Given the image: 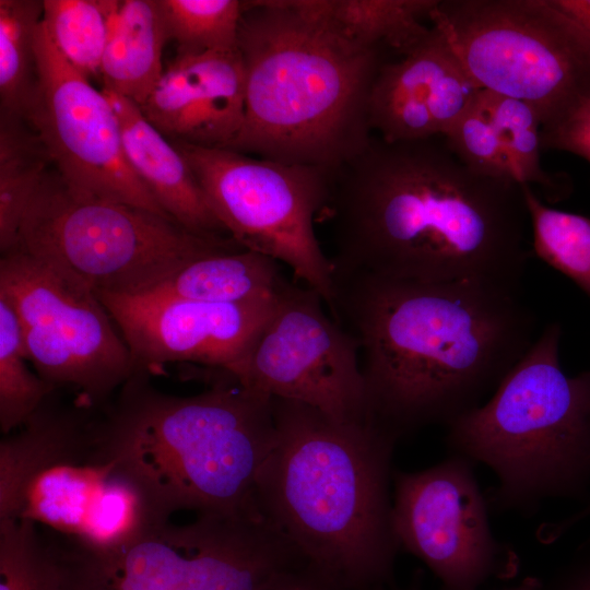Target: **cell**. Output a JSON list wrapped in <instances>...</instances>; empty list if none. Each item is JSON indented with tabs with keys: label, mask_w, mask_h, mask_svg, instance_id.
<instances>
[{
	"label": "cell",
	"mask_w": 590,
	"mask_h": 590,
	"mask_svg": "<svg viewBox=\"0 0 590 590\" xmlns=\"http://www.w3.org/2000/svg\"><path fill=\"white\" fill-rule=\"evenodd\" d=\"M320 215L333 272L519 288L530 227L521 184L474 172L442 135L367 145L330 176Z\"/></svg>",
	"instance_id": "obj_1"
},
{
	"label": "cell",
	"mask_w": 590,
	"mask_h": 590,
	"mask_svg": "<svg viewBox=\"0 0 590 590\" xmlns=\"http://www.w3.org/2000/svg\"><path fill=\"white\" fill-rule=\"evenodd\" d=\"M333 318L359 347L367 420L398 440L483 403L534 342L518 288L333 272Z\"/></svg>",
	"instance_id": "obj_2"
},
{
	"label": "cell",
	"mask_w": 590,
	"mask_h": 590,
	"mask_svg": "<svg viewBox=\"0 0 590 590\" xmlns=\"http://www.w3.org/2000/svg\"><path fill=\"white\" fill-rule=\"evenodd\" d=\"M275 440L255 487L260 514L342 590L394 586L401 550L390 483L398 439L272 398Z\"/></svg>",
	"instance_id": "obj_3"
},
{
	"label": "cell",
	"mask_w": 590,
	"mask_h": 590,
	"mask_svg": "<svg viewBox=\"0 0 590 590\" xmlns=\"http://www.w3.org/2000/svg\"><path fill=\"white\" fill-rule=\"evenodd\" d=\"M245 117L226 148L333 173L369 142L385 49L344 34L311 0L243 1Z\"/></svg>",
	"instance_id": "obj_4"
},
{
	"label": "cell",
	"mask_w": 590,
	"mask_h": 590,
	"mask_svg": "<svg viewBox=\"0 0 590 590\" xmlns=\"http://www.w3.org/2000/svg\"><path fill=\"white\" fill-rule=\"evenodd\" d=\"M216 370L189 397L160 391L139 370L103 409L111 448L169 517L259 511L256 481L276 434L272 397Z\"/></svg>",
	"instance_id": "obj_5"
},
{
	"label": "cell",
	"mask_w": 590,
	"mask_h": 590,
	"mask_svg": "<svg viewBox=\"0 0 590 590\" xmlns=\"http://www.w3.org/2000/svg\"><path fill=\"white\" fill-rule=\"evenodd\" d=\"M56 393L0 442V519L32 522L96 554L168 522L111 448L101 408L62 404Z\"/></svg>",
	"instance_id": "obj_6"
},
{
	"label": "cell",
	"mask_w": 590,
	"mask_h": 590,
	"mask_svg": "<svg viewBox=\"0 0 590 590\" xmlns=\"http://www.w3.org/2000/svg\"><path fill=\"white\" fill-rule=\"evenodd\" d=\"M560 341V324H546L489 399L446 426L451 455L496 475L494 511L533 515L590 485V370L567 375Z\"/></svg>",
	"instance_id": "obj_7"
},
{
	"label": "cell",
	"mask_w": 590,
	"mask_h": 590,
	"mask_svg": "<svg viewBox=\"0 0 590 590\" xmlns=\"http://www.w3.org/2000/svg\"><path fill=\"white\" fill-rule=\"evenodd\" d=\"M237 247L233 238L199 236L151 211L80 193L50 168L13 250L56 264L95 293L138 295L193 258Z\"/></svg>",
	"instance_id": "obj_8"
},
{
	"label": "cell",
	"mask_w": 590,
	"mask_h": 590,
	"mask_svg": "<svg viewBox=\"0 0 590 590\" xmlns=\"http://www.w3.org/2000/svg\"><path fill=\"white\" fill-rule=\"evenodd\" d=\"M428 20L480 90L529 104L541 126L590 92V35L548 0H437Z\"/></svg>",
	"instance_id": "obj_9"
},
{
	"label": "cell",
	"mask_w": 590,
	"mask_h": 590,
	"mask_svg": "<svg viewBox=\"0 0 590 590\" xmlns=\"http://www.w3.org/2000/svg\"><path fill=\"white\" fill-rule=\"evenodd\" d=\"M306 565L259 512L199 515L106 553L72 545L71 590H278Z\"/></svg>",
	"instance_id": "obj_10"
},
{
	"label": "cell",
	"mask_w": 590,
	"mask_h": 590,
	"mask_svg": "<svg viewBox=\"0 0 590 590\" xmlns=\"http://www.w3.org/2000/svg\"><path fill=\"white\" fill-rule=\"evenodd\" d=\"M172 142L228 235L243 248L285 263L331 310L333 268L315 232L331 173L229 149Z\"/></svg>",
	"instance_id": "obj_11"
},
{
	"label": "cell",
	"mask_w": 590,
	"mask_h": 590,
	"mask_svg": "<svg viewBox=\"0 0 590 590\" xmlns=\"http://www.w3.org/2000/svg\"><path fill=\"white\" fill-rule=\"evenodd\" d=\"M0 297L19 318L30 363L56 390L102 408L138 371L97 294L56 264L19 249L2 255Z\"/></svg>",
	"instance_id": "obj_12"
},
{
	"label": "cell",
	"mask_w": 590,
	"mask_h": 590,
	"mask_svg": "<svg viewBox=\"0 0 590 590\" xmlns=\"http://www.w3.org/2000/svg\"><path fill=\"white\" fill-rule=\"evenodd\" d=\"M323 304L315 290L284 279L248 353L225 373L247 388L304 403L337 422L368 423L358 343Z\"/></svg>",
	"instance_id": "obj_13"
},
{
	"label": "cell",
	"mask_w": 590,
	"mask_h": 590,
	"mask_svg": "<svg viewBox=\"0 0 590 590\" xmlns=\"http://www.w3.org/2000/svg\"><path fill=\"white\" fill-rule=\"evenodd\" d=\"M473 465L450 453L423 471L393 472L392 520L400 547L432 570L440 590H477L519 571L518 554L491 529Z\"/></svg>",
	"instance_id": "obj_14"
},
{
	"label": "cell",
	"mask_w": 590,
	"mask_h": 590,
	"mask_svg": "<svg viewBox=\"0 0 590 590\" xmlns=\"http://www.w3.org/2000/svg\"><path fill=\"white\" fill-rule=\"evenodd\" d=\"M35 52L37 80L25 120L62 179L80 193L170 219L129 165L120 123L105 93L63 58L43 22Z\"/></svg>",
	"instance_id": "obj_15"
},
{
	"label": "cell",
	"mask_w": 590,
	"mask_h": 590,
	"mask_svg": "<svg viewBox=\"0 0 590 590\" xmlns=\"http://www.w3.org/2000/svg\"><path fill=\"white\" fill-rule=\"evenodd\" d=\"M138 370L153 374L188 362L231 370L248 353L276 294L237 304L96 293Z\"/></svg>",
	"instance_id": "obj_16"
},
{
	"label": "cell",
	"mask_w": 590,
	"mask_h": 590,
	"mask_svg": "<svg viewBox=\"0 0 590 590\" xmlns=\"http://www.w3.org/2000/svg\"><path fill=\"white\" fill-rule=\"evenodd\" d=\"M430 28L411 52L386 61L374 81L369 126L387 142L445 135L480 91L442 36Z\"/></svg>",
	"instance_id": "obj_17"
},
{
	"label": "cell",
	"mask_w": 590,
	"mask_h": 590,
	"mask_svg": "<svg viewBox=\"0 0 590 590\" xmlns=\"http://www.w3.org/2000/svg\"><path fill=\"white\" fill-rule=\"evenodd\" d=\"M140 108L170 141L228 148L245 117V71L238 49L176 55Z\"/></svg>",
	"instance_id": "obj_18"
},
{
	"label": "cell",
	"mask_w": 590,
	"mask_h": 590,
	"mask_svg": "<svg viewBox=\"0 0 590 590\" xmlns=\"http://www.w3.org/2000/svg\"><path fill=\"white\" fill-rule=\"evenodd\" d=\"M102 91L119 120L129 165L164 212L196 235L232 238L175 144L145 118L138 104L114 92Z\"/></svg>",
	"instance_id": "obj_19"
},
{
	"label": "cell",
	"mask_w": 590,
	"mask_h": 590,
	"mask_svg": "<svg viewBox=\"0 0 590 590\" xmlns=\"http://www.w3.org/2000/svg\"><path fill=\"white\" fill-rule=\"evenodd\" d=\"M283 280L278 261L237 247L193 258L138 295L237 304L275 295Z\"/></svg>",
	"instance_id": "obj_20"
},
{
	"label": "cell",
	"mask_w": 590,
	"mask_h": 590,
	"mask_svg": "<svg viewBox=\"0 0 590 590\" xmlns=\"http://www.w3.org/2000/svg\"><path fill=\"white\" fill-rule=\"evenodd\" d=\"M169 40L158 0H123L111 23L102 61L103 90L141 106L162 76Z\"/></svg>",
	"instance_id": "obj_21"
},
{
	"label": "cell",
	"mask_w": 590,
	"mask_h": 590,
	"mask_svg": "<svg viewBox=\"0 0 590 590\" xmlns=\"http://www.w3.org/2000/svg\"><path fill=\"white\" fill-rule=\"evenodd\" d=\"M50 165V156L30 123L0 113L1 256L15 248L25 212Z\"/></svg>",
	"instance_id": "obj_22"
},
{
	"label": "cell",
	"mask_w": 590,
	"mask_h": 590,
	"mask_svg": "<svg viewBox=\"0 0 590 590\" xmlns=\"http://www.w3.org/2000/svg\"><path fill=\"white\" fill-rule=\"evenodd\" d=\"M316 10L344 34L365 45L391 49L401 57L430 34L423 24L437 0H311Z\"/></svg>",
	"instance_id": "obj_23"
},
{
	"label": "cell",
	"mask_w": 590,
	"mask_h": 590,
	"mask_svg": "<svg viewBox=\"0 0 590 590\" xmlns=\"http://www.w3.org/2000/svg\"><path fill=\"white\" fill-rule=\"evenodd\" d=\"M72 547L24 520L0 519V590H71Z\"/></svg>",
	"instance_id": "obj_24"
},
{
	"label": "cell",
	"mask_w": 590,
	"mask_h": 590,
	"mask_svg": "<svg viewBox=\"0 0 590 590\" xmlns=\"http://www.w3.org/2000/svg\"><path fill=\"white\" fill-rule=\"evenodd\" d=\"M480 98L496 128L515 179L540 188L550 202L566 198L569 179L548 174L541 165V121L535 109L522 101L485 90L480 91Z\"/></svg>",
	"instance_id": "obj_25"
},
{
	"label": "cell",
	"mask_w": 590,
	"mask_h": 590,
	"mask_svg": "<svg viewBox=\"0 0 590 590\" xmlns=\"http://www.w3.org/2000/svg\"><path fill=\"white\" fill-rule=\"evenodd\" d=\"M43 1L0 0V113L25 119L37 80L35 39Z\"/></svg>",
	"instance_id": "obj_26"
},
{
	"label": "cell",
	"mask_w": 590,
	"mask_h": 590,
	"mask_svg": "<svg viewBox=\"0 0 590 590\" xmlns=\"http://www.w3.org/2000/svg\"><path fill=\"white\" fill-rule=\"evenodd\" d=\"M118 0H44L43 24L63 58L86 79H101Z\"/></svg>",
	"instance_id": "obj_27"
},
{
	"label": "cell",
	"mask_w": 590,
	"mask_h": 590,
	"mask_svg": "<svg viewBox=\"0 0 590 590\" xmlns=\"http://www.w3.org/2000/svg\"><path fill=\"white\" fill-rule=\"evenodd\" d=\"M535 255L590 297V217L544 203L521 184Z\"/></svg>",
	"instance_id": "obj_28"
},
{
	"label": "cell",
	"mask_w": 590,
	"mask_h": 590,
	"mask_svg": "<svg viewBox=\"0 0 590 590\" xmlns=\"http://www.w3.org/2000/svg\"><path fill=\"white\" fill-rule=\"evenodd\" d=\"M19 318L0 297V429L7 435L24 424L55 391L27 365Z\"/></svg>",
	"instance_id": "obj_29"
},
{
	"label": "cell",
	"mask_w": 590,
	"mask_h": 590,
	"mask_svg": "<svg viewBox=\"0 0 590 590\" xmlns=\"http://www.w3.org/2000/svg\"><path fill=\"white\" fill-rule=\"evenodd\" d=\"M177 55L237 49L243 1L158 0Z\"/></svg>",
	"instance_id": "obj_30"
},
{
	"label": "cell",
	"mask_w": 590,
	"mask_h": 590,
	"mask_svg": "<svg viewBox=\"0 0 590 590\" xmlns=\"http://www.w3.org/2000/svg\"><path fill=\"white\" fill-rule=\"evenodd\" d=\"M480 91L442 137L453 154L474 172L516 180Z\"/></svg>",
	"instance_id": "obj_31"
},
{
	"label": "cell",
	"mask_w": 590,
	"mask_h": 590,
	"mask_svg": "<svg viewBox=\"0 0 590 590\" xmlns=\"http://www.w3.org/2000/svg\"><path fill=\"white\" fill-rule=\"evenodd\" d=\"M542 150L568 152L590 163V92L540 128Z\"/></svg>",
	"instance_id": "obj_32"
},
{
	"label": "cell",
	"mask_w": 590,
	"mask_h": 590,
	"mask_svg": "<svg viewBox=\"0 0 590 590\" xmlns=\"http://www.w3.org/2000/svg\"><path fill=\"white\" fill-rule=\"evenodd\" d=\"M538 590H590V546L551 576L540 580Z\"/></svg>",
	"instance_id": "obj_33"
},
{
	"label": "cell",
	"mask_w": 590,
	"mask_h": 590,
	"mask_svg": "<svg viewBox=\"0 0 590 590\" xmlns=\"http://www.w3.org/2000/svg\"><path fill=\"white\" fill-rule=\"evenodd\" d=\"M278 590H342L307 565L288 577Z\"/></svg>",
	"instance_id": "obj_34"
},
{
	"label": "cell",
	"mask_w": 590,
	"mask_h": 590,
	"mask_svg": "<svg viewBox=\"0 0 590 590\" xmlns=\"http://www.w3.org/2000/svg\"><path fill=\"white\" fill-rule=\"evenodd\" d=\"M548 2L590 35V0H548Z\"/></svg>",
	"instance_id": "obj_35"
},
{
	"label": "cell",
	"mask_w": 590,
	"mask_h": 590,
	"mask_svg": "<svg viewBox=\"0 0 590 590\" xmlns=\"http://www.w3.org/2000/svg\"><path fill=\"white\" fill-rule=\"evenodd\" d=\"M590 516V500L578 510L576 514L564 518L558 522L544 523L539 527L536 531L538 540L541 543H552L556 541L564 532H566L570 527Z\"/></svg>",
	"instance_id": "obj_36"
},
{
	"label": "cell",
	"mask_w": 590,
	"mask_h": 590,
	"mask_svg": "<svg viewBox=\"0 0 590 590\" xmlns=\"http://www.w3.org/2000/svg\"><path fill=\"white\" fill-rule=\"evenodd\" d=\"M423 576H424L423 571L418 569L413 574L412 579L408 586L403 588H398L394 585V586L385 587L378 590H423Z\"/></svg>",
	"instance_id": "obj_37"
},
{
	"label": "cell",
	"mask_w": 590,
	"mask_h": 590,
	"mask_svg": "<svg viewBox=\"0 0 590 590\" xmlns=\"http://www.w3.org/2000/svg\"><path fill=\"white\" fill-rule=\"evenodd\" d=\"M541 578L535 576L524 577L518 585L504 590H538Z\"/></svg>",
	"instance_id": "obj_38"
}]
</instances>
